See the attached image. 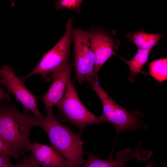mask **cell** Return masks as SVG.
Listing matches in <instances>:
<instances>
[{"label":"cell","instance_id":"cell-7","mask_svg":"<svg viewBox=\"0 0 167 167\" xmlns=\"http://www.w3.org/2000/svg\"><path fill=\"white\" fill-rule=\"evenodd\" d=\"M0 82L12 93L17 101L23 105L24 109L30 110L37 119H41L43 116L37 107V97L29 92L22 82L16 76L12 67L4 65L0 69Z\"/></svg>","mask_w":167,"mask_h":167},{"label":"cell","instance_id":"cell-20","mask_svg":"<svg viewBox=\"0 0 167 167\" xmlns=\"http://www.w3.org/2000/svg\"><path fill=\"white\" fill-rule=\"evenodd\" d=\"M145 167H155L151 161H150L148 164ZM163 167H166V166L165 165Z\"/></svg>","mask_w":167,"mask_h":167},{"label":"cell","instance_id":"cell-4","mask_svg":"<svg viewBox=\"0 0 167 167\" xmlns=\"http://www.w3.org/2000/svg\"><path fill=\"white\" fill-rule=\"evenodd\" d=\"M72 36L74 42L76 78L79 84L98 80L94 70V55L87 31L84 30L82 27L73 29Z\"/></svg>","mask_w":167,"mask_h":167},{"label":"cell","instance_id":"cell-3","mask_svg":"<svg viewBox=\"0 0 167 167\" xmlns=\"http://www.w3.org/2000/svg\"><path fill=\"white\" fill-rule=\"evenodd\" d=\"M56 105L67 120L81 130L88 125L106 122L103 114L101 116H96L85 107L70 79L64 95Z\"/></svg>","mask_w":167,"mask_h":167},{"label":"cell","instance_id":"cell-13","mask_svg":"<svg viewBox=\"0 0 167 167\" xmlns=\"http://www.w3.org/2000/svg\"><path fill=\"white\" fill-rule=\"evenodd\" d=\"M151 50L137 49L135 55L129 60H126L121 57L120 58L128 65L130 68V74L129 76V80L130 82H134L137 74L140 72L142 67L147 62Z\"/></svg>","mask_w":167,"mask_h":167},{"label":"cell","instance_id":"cell-10","mask_svg":"<svg viewBox=\"0 0 167 167\" xmlns=\"http://www.w3.org/2000/svg\"><path fill=\"white\" fill-rule=\"evenodd\" d=\"M31 156L42 167H79L68 161L52 147L37 142L31 144Z\"/></svg>","mask_w":167,"mask_h":167},{"label":"cell","instance_id":"cell-11","mask_svg":"<svg viewBox=\"0 0 167 167\" xmlns=\"http://www.w3.org/2000/svg\"><path fill=\"white\" fill-rule=\"evenodd\" d=\"M143 150L140 146L134 149L128 148L117 153L116 160H104L99 158L92 153H88V158L82 167H126L128 162L135 158L140 161Z\"/></svg>","mask_w":167,"mask_h":167},{"label":"cell","instance_id":"cell-9","mask_svg":"<svg viewBox=\"0 0 167 167\" xmlns=\"http://www.w3.org/2000/svg\"><path fill=\"white\" fill-rule=\"evenodd\" d=\"M71 65L67 63L61 65L49 75L52 83L42 99L45 105V109L52 107L62 98L70 78Z\"/></svg>","mask_w":167,"mask_h":167},{"label":"cell","instance_id":"cell-15","mask_svg":"<svg viewBox=\"0 0 167 167\" xmlns=\"http://www.w3.org/2000/svg\"><path fill=\"white\" fill-rule=\"evenodd\" d=\"M83 1L82 0H60L56 1L55 4L58 10L66 8L79 14L81 12V5Z\"/></svg>","mask_w":167,"mask_h":167},{"label":"cell","instance_id":"cell-14","mask_svg":"<svg viewBox=\"0 0 167 167\" xmlns=\"http://www.w3.org/2000/svg\"><path fill=\"white\" fill-rule=\"evenodd\" d=\"M149 73L161 83L167 79V58H161L149 63Z\"/></svg>","mask_w":167,"mask_h":167},{"label":"cell","instance_id":"cell-19","mask_svg":"<svg viewBox=\"0 0 167 167\" xmlns=\"http://www.w3.org/2000/svg\"><path fill=\"white\" fill-rule=\"evenodd\" d=\"M11 99L9 93L8 92H6L1 87L0 85V103L3 100H6L8 101H10Z\"/></svg>","mask_w":167,"mask_h":167},{"label":"cell","instance_id":"cell-6","mask_svg":"<svg viewBox=\"0 0 167 167\" xmlns=\"http://www.w3.org/2000/svg\"><path fill=\"white\" fill-rule=\"evenodd\" d=\"M90 83L102 102V114L106 122L115 127L117 134L123 130H133L138 126L139 123L137 119L109 96L100 85L98 80H93Z\"/></svg>","mask_w":167,"mask_h":167},{"label":"cell","instance_id":"cell-8","mask_svg":"<svg viewBox=\"0 0 167 167\" xmlns=\"http://www.w3.org/2000/svg\"><path fill=\"white\" fill-rule=\"evenodd\" d=\"M95 57L94 70L98 76V72L111 56H120L114 50V42L106 32L98 27L92 26L87 31Z\"/></svg>","mask_w":167,"mask_h":167},{"label":"cell","instance_id":"cell-12","mask_svg":"<svg viewBox=\"0 0 167 167\" xmlns=\"http://www.w3.org/2000/svg\"><path fill=\"white\" fill-rule=\"evenodd\" d=\"M162 36L161 34L148 33L143 30L126 35L128 39L136 45L137 49H152L157 44Z\"/></svg>","mask_w":167,"mask_h":167},{"label":"cell","instance_id":"cell-18","mask_svg":"<svg viewBox=\"0 0 167 167\" xmlns=\"http://www.w3.org/2000/svg\"><path fill=\"white\" fill-rule=\"evenodd\" d=\"M13 164L11 161L10 157L0 156V167H13Z\"/></svg>","mask_w":167,"mask_h":167},{"label":"cell","instance_id":"cell-17","mask_svg":"<svg viewBox=\"0 0 167 167\" xmlns=\"http://www.w3.org/2000/svg\"><path fill=\"white\" fill-rule=\"evenodd\" d=\"M39 163L31 156L24 157L22 161L13 165V167H39Z\"/></svg>","mask_w":167,"mask_h":167},{"label":"cell","instance_id":"cell-16","mask_svg":"<svg viewBox=\"0 0 167 167\" xmlns=\"http://www.w3.org/2000/svg\"><path fill=\"white\" fill-rule=\"evenodd\" d=\"M20 155L8 145L0 137V156L19 158Z\"/></svg>","mask_w":167,"mask_h":167},{"label":"cell","instance_id":"cell-5","mask_svg":"<svg viewBox=\"0 0 167 167\" xmlns=\"http://www.w3.org/2000/svg\"><path fill=\"white\" fill-rule=\"evenodd\" d=\"M73 19L69 18L66 23V31L57 43L43 56L36 67L27 75L20 77L24 83L27 79L36 74L44 79L62 65L68 63L72 36Z\"/></svg>","mask_w":167,"mask_h":167},{"label":"cell","instance_id":"cell-1","mask_svg":"<svg viewBox=\"0 0 167 167\" xmlns=\"http://www.w3.org/2000/svg\"><path fill=\"white\" fill-rule=\"evenodd\" d=\"M45 110L46 114L41 119H38L37 126L47 134L52 148L68 161L80 167L86 162L83 158L81 133H75L61 124L54 116L52 107Z\"/></svg>","mask_w":167,"mask_h":167},{"label":"cell","instance_id":"cell-2","mask_svg":"<svg viewBox=\"0 0 167 167\" xmlns=\"http://www.w3.org/2000/svg\"><path fill=\"white\" fill-rule=\"evenodd\" d=\"M37 122L26 109L21 112L15 104L0 105V137L20 155L30 151V133Z\"/></svg>","mask_w":167,"mask_h":167}]
</instances>
